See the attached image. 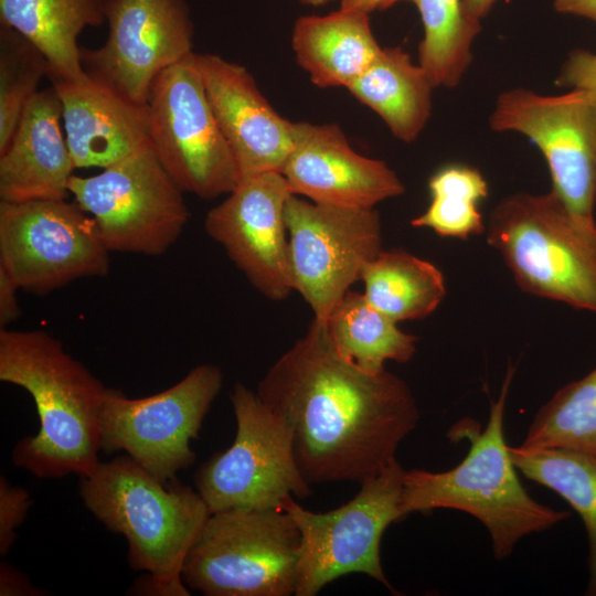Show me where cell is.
<instances>
[{
  "mask_svg": "<svg viewBox=\"0 0 596 596\" xmlns=\"http://www.w3.org/2000/svg\"><path fill=\"white\" fill-rule=\"evenodd\" d=\"M19 290L13 278L0 267V329L8 328L21 316L17 296Z\"/></svg>",
  "mask_w": 596,
  "mask_h": 596,
  "instance_id": "34",
  "label": "cell"
},
{
  "mask_svg": "<svg viewBox=\"0 0 596 596\" xmlns=\"http://www.w3.org/2000/svg\"><path fill=\"white\" fill-rule=\"evenodd\" d=\"M236 435L225 450L203 462L195 489L211 513L281 509L288 497L304 499L310 483L300 472L286 424L257 392L236 383L231 393Z\"/></svg>",
  "mask_w": 596,
  "mask_h": 596,
  "instance_id": "7",
  "label": "cell"
},
{
  "mask_svg": "<svg viewBox=\"0 0 596 596\" xmlns=\"http://www.w3.org/2000/svg\"><path fill=\"white\" fill-rule=\"evenodd\" d=\"M45 56L17 31L0 28V152L10 142L21 116L49 76Z\"/></svg>",
  "mask_w": 596,
  "mask_h": 596,
  "instance_id": "30",
  "label": "cell"
},
{
  "mask_svg": "<svg viewBox=\"0 0 596 596\" xmlns=\"http://www.w3.org/2000/svg\"><path fill=\"white\" fill-rule=\"evenodd\" d=\"M281 174L295 195L341 207L374 209L405 191L394 170L356 152L337 124L295 121Z\"/></svg>",
  "mask_w": 596,
  "mask_h": 596,
  "instance_id": "17",
  "label": "cell"
},
{
  "mask_svg": "<svg viewBox=\"0 0 596 596\" xmlns=\"http://www.w3.org/2000/svg\"><path fill=\"white\" fill-rule=\"evenodd\" d=\"M305 6L320 7L337 0H298ZM341 1V0H340Z\"/></svg>",
  "mask_w": 596,
  "mask_h": 596,
  "instance_id": "38",
  "label": "cell"
},
{
  "mask_svg": "<svg viewBox=\"0 0 596 596\" xmlns=\"http://www.w3.org/2000/svg\"><path fill=\"white\" fill-rule=\"evenodd\" d=\"M79 494L99 522L125 536L130 567L146 572L136 594H191L182 570L210 515L196 490L175 478L160 480L125 455L82 477Z\"/></svg>",
  "mask_w": 596,
  "mask_h": 596,
  "instance_id": "4",
  "label": "cell"
},
{
  "mask_svg": "<svg viewBox=\"0 0 596 596\" xmlns=\"http://www.w3.org/2000/svg\"><path fill=\"white\" fill-rule=\"evenodd\" d=\"M68 192L93 217L110 253L163 255L179 240L190 215L184 192L151 146L97 174H73Z\"/></svg>",
  "mask_w": 596,
  "mask_h": 596,
  "instance_id": "9",
  "label": "cell"
},
{
  "mask_svg": "<svg viewBox=\"0 0 596 596\" xmlns=\"http://www.w3.org/2000/svg\"><path fill=\"white\" fill-rule=\"evenodd\" d=\"M62 123V105L55 88L39 91L0 152V201L67 198L75 166Z\"/></svg>",
  "mask_w": 596,
  "mask_h": 596,
  "instance_id": "20",
  "label": "cell"
},
{
  "mask_svg": "<svg viewBox=\"0 0 596 596\" xmlns=\"http://www.w3.org/2000/svg\"><path fill=\"white\" fill-rule=\"evenodd\" d=\"M194 53L152 84L147 100L150 146L183 192L211 200L228 194L242 177L209 104Z\"/></svg>",
  "mask_w": 596,
  "mask_h": 596,
  "instance_id": "10",
  "label": "cell"
},
{
  "mask_svg": "<svg viewBox=\"0 0 596 596\" xmlns=\"http://www.w3.org/2000/svg\"><path fill=\"white\" fill-rule=\"evenodd\" d=\"M291 47L298 65L320 88H347L382 49L369 14L343 9L300 17L294 24Z\"/></svg>",
  "mask_w": 596,
  "mask_h": 596,
  "instance_id": "21",
  "label": "cell"
},
{
  "mask_svg": "<svg viewBox=\"0 0 596 596\" xmlns=\"http://www.w3.org/2000/svg\"><path fill=\"white\" fill-rule=\"evenodd\" d=\"M194 60L241 177L281 173L294 147L295 121L276 111L245 66L212 53H194Z\"/></svg>",
  "mask_w": 596,
  "mask_h": 596,
  "instance_id": "18",
  "label": "cell"
},
{
  "mask_svg": "<svg viewBox=\"0 0 596 596\" xmlns=\"http://www.w3.org/2000/svg\"><path fill=\"white\" fill-rule=\"evenodd\" d=\"M496 0H461L462 10L467 18L480 22L492 8Z\"/></svg>",
  "mask_w": 596,
  "mask_h": 596,
  "instance_id": "37",
  "label": "cell"
},
{
  "mask_svg": "<svg viewBox=\"0 0 596 596\" xmlns=\"http://www.w3.org/2000/svg\"><path fill=\"white\" fill-rule=\"evenodd\" d=\"M257 394L288 427L308 483L363 482L396 460L419 419L406 382L370 374L341 356L326 322L308 331L268 369Z\"/></svg>",
  "mask_w": 596,
  "mask_h": 596,
  "instance_id": "1",
  "label": "cell"
},
{
  "mask_svg": "<svg viewBox=\"0 0 596 596\" xmlns=\"http://www.w3.org/2000/svg\"><path fill=\"white\" fill-rule=\"evenodd\" d=\"M433 85L425 70L402 47H382L373 63L347 89L404 142L414 141L433 109Z\"/></svg>",
  "mask_w": 596,
  "mask_h": 596,
  "instance_id": "23",
  "label": "cell"
},
{
  "mask_svg": "<svg viewBox=\"0 0 596 596\" xmlns=\"http://www.w3.org/2000/svg\"><path fill=\"white\" fill-rule=\"evenodd\" d=\"M485 234L523 291L596 313V221L552 190L518 192L491 210Z\"/></svg>",
  "mask_w": 596,
  "mask_h": 596,
  "instance_id": "5",
  "label": "cell"
},
{
  "mask_svg": "<svg viewBox=\"0 0 596 596\" xmlns=\"http://www.w3.org/2000/svg\"><path fill=\"white\" fill-rule=\"evenodd\" d=\"M33 586L29 577L9 563L0 565V595L1 596H39L45 595Z\"/></svg>",
  "mask_w": 596,
  "mask_h": 596,
  "instance_id": "33",
  "label": "cell"
},
{
  "mask_svg": "<svg viewBox=\"0 0 596 596\" xmlns=\"http://www.w3.org/2000/svg\"><path fill=\"white\" fill-rule=\"evenodd\" d=\"M294 290L326 322L382 251V225L374 209H352L291 195L285 209Z\"/></svg>",
  "mask_w": 596,
  "mask_h": 596,
  "instance_id": "14",
  "label": "cell"
},
{
  "mask_svg": "<svg viewBox=\"0 0 596 596\" xmlns=\"http://www.w3.org/2000/svg\"><path fill=\"white\" fill-rule=\"evenodd\" d=\"M520 446L562 448L596 458V368L540 407Z\"/></svg>",
  "mask_w": 596,
  "mask_h": 596,
  "instance_id": "28",
  "label": "cell"
},
{
  "mask_svg": "<svg viewBox=\"0 0 596 596\" xmlns=\"http://www.w3.org/2000/svg\"><path fill=\"white\" fill-rule=\"evenodd\" d=\"M430 202L411 221L414 227L434 231L443 237L468 240L486 232L479 205L488 196V183L473 167L450 163L428 179Z\"/></svg>",
  "mask_w": 596,
  "mask_h": 596,
  "instance_id": "29",
  "label": "cell"
},
{
  "mask_svg": "<svg viewBox=\"0 0 596 596\" xmlns=\"http://www.w3.org/2000/svg\"><path fill=\"white\" fill-rule=\"evenodd\" d=\"M510 454L517 470L557 493L581 517L588 540L585 594L596 596V458L562 448L522 446L510 447Z\"/></svg>",
  "mask_w": 596,
  "mask_h": 596,
  "instance_id": "26",
  "label": "cell"
},
{
  "mask_svg": "<svg viewBox=\"0 0 596 596\" xmlns=\"http://www.w3.org/2000/svg\"><path fill=\"white\" fill-rule=\"evenodd\" d=\"M109 254L95 221L75 202L0 201V267L21 290L44 296L106 276Z\"/></svg>",
  "mask_w": 596,
  "mask_h": 596,
  "instance_id": "11",
  "label": "cell"
},
{
  "mask_svg": "<svg viewBox=\"0 0 596 596\" xmlns=\"http://www.w3.org/2000/svg\"><path fill=\"white\" fill-rule=\"evenodd\" d=\"M326 324L337 352L370 374L385 371L386 361L406 363L416 353L418 338L401 330L363 292L349 290Z\"/></svg>",
  "mask_w": 596,
  "mask_h": 596,
  "instance_id": "24",
  "label": "cell"
},
{
  "mask_svg": "<svg viewBox=\"0 0 596 596\" xmlns=\"http://www.w3.org/2000/svg\"><path fill=\"white\" fill-rule=\"evenodd\" d=\"M104 44L82 49L85 72L128 99L147 105L156 78L193 52L185 0H107Z\"/></svg>",
  "mask_w": 596,
  "mask_h": 596,
  "instance_id": "15",
  "label": "cell"
},
{
  "mask_svg": "<svg viewBox=\"0 0 596 596\" xmlns=\"http://www.w3.org/2000/svg\"><path fill=\"white\" fill-rule=\"evenodd\" d=\"M30 493L0 477V554L6 556L17 540V529L31 507Z\"/></svg>",
  "mask_w": 596,
  "mask_h": 596,
  "instance_id": "31",
  "label": "cell"
},
{
  "mask_svg": "<svg viewBox=\"0 0 596 596\" xmlns=\"http://www.w3.org/2000/svg\"><path fill=\"white\" fill-rule=\"evenodd\" d=\"M413 2L421 15L424 35L418 64L435 87L457 86L469 67L480 22L466 17L461 0H394Z\"/></svg>",
  "mask_w": 596,
  "mask_h": 596,
  "instance_id": "27",
  "label": "cell"
},
{
  "mask_svg": "<svg viewBox=\"0 0 596 596\" xmlns=\"http://www.w3.org/2000/svg\"><path fill=\"white\" fill-rule=\"evenodd\" d=\"M294 195L280 172L243 177L204 220L209 236L267 299L294 290L285 209Z\"/></svg>",
  "mask_w": 596,
  "mask_h": 596,
  "instance_id": "16",
  "label": "cell"
},
{
  "mask_svg": "<svg viewBox=\"0 0 596 596\" xmlns=\"http://www.w3.org/2000/svg\"><path fill=\"white\" fill-rule=\"evenodd\" d=\"M0 381L33 398L40 428L19 440L12 462L38 478L91 475L100 464L108 387L44 330L0 329Z\"/></svg>",
  "mask_w": 596,
  "mask_h": 596,
  "instance_id": "2",
  "label": "cell"
},
{
  "mask_svg": "<svg viewBox=\"0 0 596 596\" xmlns=\"http://www.w3.org/2000/svg\"><path fill=\"white\" fill-rule=\"evenodd\" d=\"M489 124L534 143L547 164L552 191L575 215L595 221L596 92L543 95L512 88L497 97Z\"/></svg>",
  "mask_w": 596,
  "mask_h": 596,
  "instance_id": "13",
  "label": "cell"
},
{
  "mask_svg": "<svg viewBox=\"0 0 596 596\" xmlns=\"http://www.w3.org/2000/svg\"><path fill=\"white\" fill-rule=\"evenodd\" d=\"M405 470L397 460L361 482L345 504L323 513L288 497L286 511L300 533L296 596H315L340 576L362 573L392 592L381 564L380 544L386 528L403 519L400 503Z\"/></svg>",
  "mask_w": 596,
  "mask_h": 596,
  "instance_id": "8",
  "label": "cell"
},
{
  "mask_svg": "<svg viewBox=\"0 0 596 596\" xmlns=\"http://www.w3.org/2000/svg\"><path fill=\"white\" fill-rule=\"evenodd\" d=\"M554 8L558 12L584 17L596 22V0H554Z\"/></svg>",
  "mask_w": 596,
  "mask_h": 596,
  "instance_id": "35",
  "label": "cell"
},
{
  "mask_svg": "<svg viewBox=\"0 0 596 596\" xmlns=\"http://www.w3.org/2000/svg\"><path fill=\"white\" fill-rule=\"evenodd\" d=\"M107 0H0V24L29 40L46 58L49 78L86 76L78 36L106 23Z\"/></svg>",
  "mask_w": 596,
  "mask_h": 596,
  "instance_id": "22",
  "label": "cell"
},
{
  "mask_svg": "<svg viewBox=\"0 0 596 596\" xmlns=\"http://www.w3.org/2000/svg\"><path fill=\"white\" fill-rule=\"evenodd\" d=\"M513 374L514 368L509 366L483 430L469 418L449 429L451 440L468 438L466 457L446 471H406L400 503L403 518L435 509L472 515L488 530L497 560L510 556L522 538L550 530L571 515L534 500L519 479L504 437V411Z\"/></svg>",
  "mask_w": 596,
  "mask_h": 596,
  "instance_id": "3",
  "label": "cell"
},
{
  "mask_svg": "<svg viewBox=\"0 0 596 596\" xmlns=\"http://www.w3.org/2000/svg\"><path fill=\"white\" fill-rule=\"evenodd\" d=\"M222 381L220 368L205 363L150 396L131 398L108 389L100 417L102 450H123L158 479H174L195 461L191 441L199 438Z\"/></svg>",
  "mask_w": 596,
  "mask_h": 596,
  "instance_id": "12",
  "label": "cell"
},
{
  "mask_svg": "<svg viewBox=\"0 0 596 596\" xmlns=\"http://www.w3.org/2000/svg\"><path fill=\"white\" fill-rule=\"evenodd\" d=\"M361 280L366 300L396 322L426 318L446 296L443 273L403 249H383L364 266Z\"/></svg>",
  "mask_w": 596,
  "mask_h": 596,
  "instance_id": "25",
  "label": "cell"
},
{
  "mask_svg": "<svg viewBox=\"0 0 596 596\" xmlns=\"http://www.w3.org/2000/svg\"><path fill=\"white\" fill-rule=\"evenodd\" d=\"M556 84L596 92V53L574 50L564 63Z\"/></svg>",
  "mask_w": 596,
  "mask_h": 596,
  "instance_id": "32",
  "label": "cell"
},
{
  "mask_svg": "<svg viewBox=\"0 0 596 596\" xmlns=\"http://www.w3.org/2000/svg\"><path fill=\"white\" fill-rule=\"evenodd\" d=\"M50 79L75 169H104L150 147L147 105L87 73L78 81Z\"/></svg>",
  "mask_w": 596,
  "mask_h": 596,
  "instance_id": "19",
  "label": "cell"
},
{
  "mask_svg": "<svg viewBox=\"0 0 596 596\" xmlns=\"http://www.w3.org/2000/svg\"><path fill=\"white\" fill-rule=\"evenodd\" d=\"M300 533L281 509L211 513L185 558V585L206 596H290Z\"/></svg>",
  "mask_w": 596,
  "mask_h": 596,
  "instance_id": "6",
  "label": "cell"
},
{
  "mask_svg": "<svg viewBox=\"0 0 596 596\" xmlns=\"http://www.w3.org/2000/svg\"><path fill=\"white\" fill-rule=\"evenodd\" d=\"M394 0H341L340 9L370 14L374 10H384L393 6Z\"/></svg>",
  "mask_w": 596,
  "mask_h": 596,
  "instance_id": "36",
  "label": "cell"
}]
</instances>
